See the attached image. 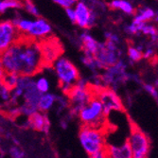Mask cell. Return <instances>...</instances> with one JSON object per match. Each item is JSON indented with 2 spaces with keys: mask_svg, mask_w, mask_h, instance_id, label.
Returning a JSON list of instances; mask_svg holds the SVG:
<instances>
[{
  "mask_svg": "<svg viewBox=\"0 0 158 158\" xmlns=\"http://www.w3.org/2000/svg\"><path fill=\"white\" fill-rule=\"evenodd\" d=\"M154 56V50L152 48L147 49L144 53H143V57L146 59H152V57Z\"/></svg>",
  "mask_w": 158,
  "mask_h": 158,
  "instance_id": "obj_31",
  "label": "cell"
},
{
  "mask_svg": "<svg viewBox=\"0 0 158 158\" xmlns=\"http://www.w3.org/2000/svg\"><path fill=\"white\" fill-rule=\"evenodd\" d=\"M2 65L8 73L33 77L45 66L40 42L21 38L0 55Z\"/></svg>",
  "mask_w": 158,
  "mask_h": 158,
  "instance_id": "obj_1",
  "label": "cell"
},
{
  "mask_svg": "<svg viewBox=\"0 0 158 158\" xmlns=\"http://www.w3.org/2000/svg\"><path fill=\"white\" fill-rule=\"evenodd\" d=\"M51 66L63 93L66 96L81 79L79 69L69 59L62 55L53 62Z\"/></svg>",
  "mask_w": 158,
  "mask_h": 158,
  "instance_id": "obj_2",
  "label": "cell"
},
{
  "mask_svg": "<svg viewBox=\"0 0 158 158\" xmlns=\"http://www.w3.org/2000/svg\"><path fill=\"white\" fill-rule=\"evenodd\" d=\"M20 38L21 35L11 20L0 21V55L9 49Z\"/></svg>",
  "mask_w": 158,
  "mask_h": 158,
  "instance_id": "obj_9",
  "label": "cell"
},
{
  "mask_svg": "<svg viewBox=\"0 0 158 158\" xmlns=\"http://www.w3.org/2000/svg\"><path fill=\"white\" fill-rule=\"evenodd\" d=\"M5 74H6V71H5V69H4V67H3V65H2L1 59H0V83H1V81H2V80H3V78H4V76H5Z\"/></svg>",
  "mask_w": 158,
  "mask_h": 158,
  "instance_id": "obj_32",
  "label": "cell"
},
{
  "mask_svg": "<svg viewBox=\"0 0 158 158\" xmlns=\"http://www.w3.org/2000/svg\"><path fill=\"white\" fill-rule=\"evenodd\" d=\"M105 150L108 158H133L132 150L127 139L118 145L107 144Z\"/></svg>",
  "mask_w": 158,
  "mask_h": 158,
  "instance_id": "obj_14",
  "label": "cell"
},
{
  "mask_svg": "<svg viewBox=\"0 0 158 158\" xmlns=\"http://www.w3.org/2000/svg\"><path fill=\"white\" fill-rule=\"evenodd\" d=\"M56 99H57V96L51 93H46L41 95L37 103V110L41 113L46 114L50 109H52V107L55 105Z\"/></svg>",
  "mask_w": 158,
  "mask_h": 158,
  "instance_id": "obj_16",
  "label": "cell"
},
{
  "mask_svg": "<svg viewBox=\"0 0 158 158\" xmlns=\"http://www.w3.org/2000/svg\"><path fill=\"white\" fill-rule=\"evenodd\" d=\"M32 20L31 18H27V17H23L21 15H17L15 16L12 21V23L14 24V26L16 27L18 32L20 33L21 36H26L28 30L32 24Z\"/></svg>",
  "mask_w": 158,
  "mask_h": 158,
  "instance_id": "obj_18",
  "label": "cell"
},
{
  "mask_svg": "<svg viewBox=\"0 0 158 158\" xmlns=\"http://www.w3.org/2000/svg\"><path fill=\"white\" fill-rule=\"evenodd\" d=\"M19 79H20V76L15 74V73L6 72L1 83L5 86L6 88H8L10 91H12L17 86V84L19 82Z\"/></svg>",
  "mask_w": 158,
  "mask_h": 158,
  "instance_id": "obj_20",
  "label": "cell"
},
{
  "mask_svg": "<svg viewBox=\"0 0 158 158\" xmlns=\"http://www.w3.org/2000/svg\"><path fill=\"white\" fill-rule=\"evenodd\" d=\"M64 10H65V13H66V16L69 18V20L72 23H75V10H74V8L66 9Z\"/></svg>",
  "mask_w": 158,
  "mask_h": 158,
  "instance_id": "obj_30",
  "label": "cell"
},
{
  "mask_svg": "<svg viewBox=\"0 0 158 158\" xmlns=\"http://www.w3.org/2000/svg\"><path fill=\"white\" fill-rule=\"evenodd\" d=\"M23 10H25V11L27 13H28L30 15H31L35 18L40 17L39 9L37 8L35 3L32 1H24L23 2Z\"/></svg>",
  "mask_w": 158,
  "mask_h": 158,
  "instance_id": "obj_23",
  "label": "cell"
},
{
  "mask_svg": "<svg viewBox=\"0 0 158 158\" xmlns=\"http://www.w3.org/2000/svg\"><path fill=\"white\" fill-rule=\"evenodd\" d=\"M128 56L129 59L132 63H137L143 58V53L141 48H135V47H129L128 48Z\"/></svg>",
  "mask_w": 158,
  "mask_h": 158,
  "instance_id": "obj_24",
  "label": "cell"
},
{
  "mask_svg": "<svg viewBox=\"0 0 158 158\" xmlns=\"http://www.w3.org/2000/svg\"><path fill=\"white\" fill-rule=\"evenodd\" d=\"M94 95L102 103L106 118L112 112H123L124 107L122 100L114 89L107 87V86L106 87L98 86L96 89H94Z\"/></svg>",
  "mask_w": 158,
  "mask_h": 158,
  "instance_id": "obj_7",
  "label": "cell"
},
{
  "mask_svg": "<svg viewBox=\"0 0 158 158\" xmlns=\"http://www.w3.org/2000/svg\"><path fill=\"white\" fill-rule=\"evenodd\" d=\"M105 132L90 127L81 126L79 132V140L84 152L89 155L106 148L107 140Z\"/></svg>",
  "mask_w": 158,
  "mask_h": 158,
  "instance_id": "obj_4",
  "label": "cell"
},
{
  "mask_svg": "<svg viewBox=\"0 0 158 158\" xmlns=\"http://www.w3.org/2000/svg\"><path fill=\"white\" fill-rule=\"evenodd\" d=\"M127 141L132 150L133 158H148L151 150V140L149 136L134 123L131 124L130 135Z\"/></svg>",
  "mask_w": 158,
  "mask_h": 158,
  "instance_id": "obj_6",
  "label": "cell"
},
{
  "mask_svg": "<svg viewBox=\"0 0 158 158\" xmlns=\"http://www.w3.org/2000/svg\"><path fill=\"white\" fill-rule=\"evenodd\" d=\"M108 7L112 10H119L128 15H132L135 12V9L133 4L126 0H113L108 3Z\"/></svg>",
  "mask_w": 158,
  "mask_h": 158,
  "instance_id": "obj_17",
  "label": "cell"
},
{
  "mask_svg": "<svg viewBox=\"0 0 158 158\" xmlns=\"http://www.w3.org/2000/svg\"><path fill=\"white\" fill-rule=\"evenodd\" d=\"M54 3L64 8V10H66V9H70V8H74L77 1L76 0H55Z\"/></svg>",
  "mask_w": 158,
  "mask_h": 158,
  "instance_id": "obj_27",
  "label": "cell"
},
{
  "mask_svg": "<svg viewBox=\"0 0 158 158\" xmlns=\"http://www.w3.org/2000/svg\"><path fill=\"white\" fill-rule=\"evenodd\" d=\"M89 158H108L107 156V152L106 150H102V151H99L96 153H93L91 155H89Z\"/></svg>",
  "mask_w": 158,
  "mask_h": 158,
  "instance_id": "obj_29",
  "label": "cell"
},
{
  "mask_svg": "<svg viewBox=\"0 0 158 158\" xmlns=\"http://www.w3.org/2000/svg\"><path fill=\"white\" fill-rule=\"evenodd\" d=\"M156 100H157V103H158V98H156Z\"/></svg>",
  "mask_w": 158,
  "mask_h": 158,
  "instance_id": "obj_33",
  "label": "cell"
},
{
  "mask_svg": "<svg viewBox=\"0 0 158 158\" xmlns=\"http://www.w3.org/2000/svg\"><path fill=\"white\" fill-rule=\"evenodd\" d=\"M75 24L83 30L93 27L97 21V13L84 1H77L74 6Z\"/></svg>",
  "mask_w": 158,
  "mask_h": 158,
  "instance_id": "obj_10",
  "label": "cell"
},
{
  "mask_svg": "<svg viewBox=\"0 0 158 158\" xmlns=\"http://www.w3.org/2000/svg\"><path fill=\"white\" fill-rule=\"evenodd\" d=\"M71 114L78 116V113L94 97V89L87 82L80 79L66 95Z\"/></svg>",
  "mask_w": 158,
  "mask_h": 158,
  "instance_id": "obj_5",
  "label": "cell"
},
{
  "mask_svg": "<svg viewBox=\"0 0 158 158\" xmlns=\"http://www.w3.org/2000/svg\"><path fill=\"white\" fill-rule=\"evenodd\" d=\"M23 9V2L18 0H2L0 1V14L8 10H21Z\"/></svg>",
  "mask_w": 158,
  "mask_h": 158,
  "instance_id": "obj_22",
  "label": "cell"
},
{
  "mask_svg": "<svg viewBox=\"0 0 158 158\" xmlns=\"http://www.w3.org/2000/svg\"><path fill=\"white\" fill-rule=\"evenodd\" d=\"M141 32L143 34H145V35L152 36V39H154L157 36V34H158V31H157V28L154 26H152V25H147V24L144 27H143Z\"/></svg>",
  "mask_w": 158,
  "mask_h": 158,
  "instance_id": "obj_25",
  "label": "cell"
},
{
  "mask_svg": "<svg viewBox=\"0 0 158 158\" xmlns=\"http://www.w3.org/2000/svg\"><path fill=\"white\" fill-rule=\"evenodd\" d=\"M43 61L45 66L47 64L51 65L53 62L61 56V48L58 43H54V40H44L40 42Z\"/></svg>",
  "mask_w": 158,
  "mask_h": 158,
  "instance_id": "obj_12",
  "label": "cell"
},
{
  "mask_svg": "<svg viewBox=\"0 0 158 158\" xmlns=\"http://www.w3.org/2000/svg\"><path fill=\"white\" fill-rule=\"evenodd\" d=\"M154 15H155V12H154V10L152 9H150V8H140L138 10H135V17H134L133 21L146 23V22L153 19Z\"/></svg>",
  "mask_w": 158,
  "mask_h": 158,
  "instance_id": "obj_19",
  "label": "cell"
},
{
  "mask_svg": "<svg viewBox=\"0 0 158 158\" xmlns=\"http://www.w3.org/2000/svg\"><path fill=\"white\" fill-rule=\"evenodd\" d=\"M78 117L82 126L90 127L106 133L108 118L103 113L102 105L95 97L79 113Z\"/></svg>",
  "mask_w": 158,
  "mask_h": 158,
  "instance_id": "obj_3",
  "label": "cell"
},
{
  "mask_svg": "<svg viewBox=\"0 0 158 158\" xmlns=\"http://www.w3.org/2000/svg\"><path fill=\"white\" fill-rule=\"evenodd\" d=\"M120 51L118 45L110 41L99 43L98 48L94 55V58L98 65V68H109L119 61Z\"/></svg>",
  "mask_w": 158,
  "mask_h": 158,
  "instance_id": "obj_8",
  "label": "cell"
},
{
  "mask_svg": "<svg viewBox=\"0 0 158 158\" xmlns=\"http://www.w3.org/2000/svg\"><path fill=\"white\" fill-rule=\"evenodd\" d=\"M34 85L41 95L46 94V93H49L50 82L47 77L40 76V77L34 79Z\"/></svg>",
  "mask_w": 158,
  "mask_h": 158,
  "instance_id": "obj_21",
  "label": "cell"
},
{
  "mask_svg": "<svg viewBox=\"0 0 158 158\" xmlns=\"http://www.w3.org/2000/svg\"><path fill=\"white\" fill-rule=\"evenodd\" d=\"M9 155L10 158H24L25 156V152L16 146H13L10 149L9 151Z\"/></svg>",
  "mask_w": 158,
  "mask_h": 158,
  "instance_id": "obj_26",
  "label": "cell"
},
{
  "mask_svg": "<svg viewBox=\"0 0 158 158\" xmlns=\"http://www.w3.org/2000/svg\"><path fill=\"white\" fill-rule=\"evenodd\" d=\"M80 41H81V46L83 54L94 56L98 48L99 42H98L91 34H89L86 31L81 34Z\"/></svg>",
  "mask_w": 158,
  "mask_h": 158,
  "instance_id": "obj_15",
  "label": "cell"
},
{
  "mask_svg": "<svg viewBox=\"0 0 158 158\" xmlns=\"http://www.w3.org/2000/svg\"><path fill=\"white\" fill-rule=\"evenodd\" d=\"M51 32H52L51 25L44 18L38 17L32 20V24L30 27V30H28L27 35L24 37H27L33 41L40 42V41L47 40V38L51 34Z\"/></svg>",
  "mask_w": 158,
  "mask_h": 158,
  "instance_id": "obj_11",
  "label": "cell"
},
{
  "mask_svg": "<svg viewBox=\"0 0 158 158\" xmlns=\"http://www.w3.org/2000/svg\"><path fill=\"white\" fill-rule=\"evenodd\" d=\"M26 126L34 131L48 134L50 130V121L46 114L37 111L27 118Z\"/></svg>",
  "mask_w": 158,
  "mask_h": 158,
  "instance_id": "obj_13",
  "label": "cell"
},
{
  "mask_svg": "<svg viewBox=\"0 0 158 158\" xmlns=\"http://www.w3.org/2000/svg\"><path fill=\"white\" fill-rule=\"evenodd\" d=\"M144 88H145V90H146L148 93H150L153 98H158V92L156 91V89H155L154 86H152V84H144Z\"/></svg>",
  "mask_w": 158,
  "mask_h": 158,
  "instance_id": "obj_28",
  "label": "cell"
}]
</instances>
